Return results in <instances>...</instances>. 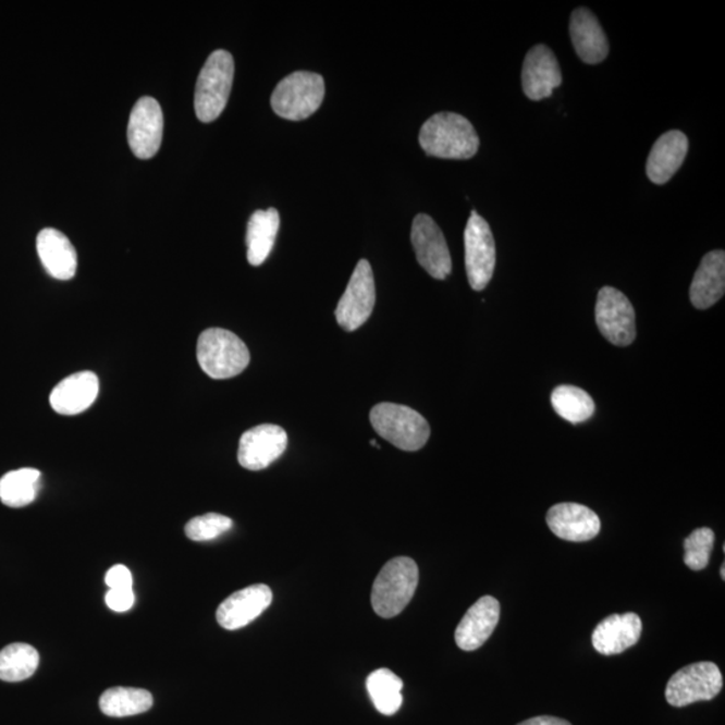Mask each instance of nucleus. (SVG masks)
Instances as JSON below:
<instances>
[{"label":"nucleus","instance_id":"obj_18","mask_svg":"<svg viewBox=\"0 0 725 725\" xmlns=\"http://www.w3.org/2000/svg\"><path fill=\"white\" fill-rule=\"evenodd\" d=\"M500 619V603L496 598L482 597L466 612L457 626L456 642L465 652H474L492 636Z\"/></svg>","mask_w":725,"mask_h":725},{"label":"nucleus","instance_id":"obj_19","mask_svg":"<svg viewBox=\"0 0 725 725\" xmlns=\"http://www.w3.org/2000/svg\"><path fill=\"white\" fill-rule=\"evenodd\" d=\"M642 635V620L635 613L613 614L592 632V647L603 655L624 653L635 647Z\"/></svg>","mask_w":725,"mask_h":725},{"label":"nucleus","instance_id":"obj_6","mask_svg":"<svg viewBox=\"0 0 725 725\" xmlns=\"http://www.w3.org/2000/svg\"><path fill=\"white\" fill-rule=\"evenodd\" d=\"M325 96L324 78L318 73L295 72L275 86L272 108L275 114L291 121L312 116Z\"/></svg>","mask_w":725,"mask_h":725},{"label":"nucleus","instance_id":"obj_14","mask_svg":"<svg viewBox=\"0 0 725 725\" xmlns=\"http://www.w3.org/2000/svg\"><path fill=\"white\" fill-rule=\"evenodd\" d=\"M521 83L524 95L529 100L549 99L552 91L562 85V72L554 51L549 46L537 45L524 60Z\"/></svg>","mask_w":725,"mask_h":725},{"label":"nucleus","instance_id":"obj_35","mask_svg":"<svg viewBox=\"0 0 725 725\" xmlns=\"http://www.w3.org/2000/svg\"><path fill=\"white\" fill-rule=\"evenodd\" d=\"M721 573H722V579L725 580V564H722Z\"/></svg>","mask_w":725,"mask_h":725},{"label":"nucleus","instance_id":"obj_7","mask_svg":"<svg viewBox=\"0 0 725 725\" xmlns=\"http://www.w3.org/2000/svg\"><path fill=\"white\" fill-rule=\"evenodd\" d=\"M723 689V676L713 663L684 666L666 684L665 698L672 706L683 708L698 701H710Z\"/></svg>","mask_w":725,"mask_h":725},{"label":"nucleus","instance_id":"obj_16","mask_svg":"<svg viewBox=\"0 0 725 725\" xmlns=\"http://www.w3.org/2000/svg\"><path fill=\"white\" fill-rule=\"evenodd\" d=\"M546 524L557 538L567 542H589L601 531V520L594 511L585 505L562 503L552 506Z\"/></svg>","mask_w":725,"mask_h":725},{"label":"nucleus","instance_id":"obj_1","mask_svg":"<svg viewBox=\"0 0 725 725\" xmlns=\"http://www.w3.org/2000/svg\"><path fill=\"white\" fill-rule=\"evenodd\" d=\"M419 144L429 157L466 160L479 151L480 139L468 119L458 113L441 112L422 125Z\"/></svg>","mask_w":725,"mask_h":725},{"label":"nucleus","instance_id":"obj_20","mask_svg":"<svg viewBox=\"0 0 725 725\" xmlns=\"http://www.w3.org/2000/svg\"><path fill=\"white\" fill-rule=\"evenodd\" d=\"M569 34L580 60L597 65L609 56V42L601 23L589 9L579 8L574 11L569 21Z\"/></svg>","mask_w":725,"mask_h":725},{"label":"nucleus","instance_id":"obj_33","mask_svg":"<svg viewBox=\"0 0 725 725\" xmlns=\"http://www.w3.org/2000/svg\"><path fill=\"white\" fill-rule=\"evenodd\" d=\"M106 583L109 589H134V578L128 568L123 564H116L109 568L106 575Z\"/></svg>","mask_w":725,"mask_h":725},{"label":"nucleus","instance_id":"obj_26","mask_svg":"<svg viewBox=\"0 0 725 725\" xmlns=\"http://www.w3.org/2000/svg\"><path fill=\"white\" fill-rule=\"evenodd\" d=\"M40 471L22 468L9 471L0 479V502L10 508H23L37 499L39 492Z\"/></svg>","mask_w":725,"mask_h":725},{"label":"nucleus","instance_id":"obj_28","mask_svg":"<svg viewBox=\"0 0 725 725\" xmlns=\"http://www.w3.org/2000/svg\"><path fill=\"white\" fill-rule=\"evenodd\" d=\"M39 653L28 643H11L0 652V680L20 683L37 672Z\"/></svg>","mask_w":725,"mask_h":725},{"label":"nucleus","instance_id":"obj_17","mask_svg":"<svg viewBox=\"0 0 725 725\" xmlns=\"http://www.w3.org/2000/svg\"><path fill=\"white\" fill-rule=\"evenodd\" d=\"M99 391L100 381L95 372H76L56 385L50 394V405L61 416H77L94 405Z\"/></svg>","mask_w":725,"mask_h":725},{"label":"nucleus","instance_id":"obj_9","mask_svg":"<svg viewBox=\"0 0 725 725\" xmlns=\"http://www.w3.org/2000/svg\"><path fill=\"white\" fill-rule=\"evenodd\" d=\"M376 302V280L371 265L367 260H360L337 304V324L347 332L359 330L370 319Z\"/></svg>","mask_w":725,"mask_h":725},{"label":"nucleus","instance_id":"obj_31","mask_svg":"<svg viewBox=\"0 0 725 725\" xmlns=\"http://www.w3.org/2000/svg\"><path fill=\"white\" fill-rule=\"evenodd\" d=\"M233 528V520L228 516L220 514H206L204 516L194 517L186 524L187 538L194 542H209L220 538L221 534L226 533Z\"/></svg>","mask_w":725,"mask_h":725},{"label":"nucleus","instance_id":"obj_11","mask_svg":"<svg viewBox=\"0 0 725 725\" xmlns=\"http://www.w3.org/2000/svg\"><path fill=\"white\" fill-rule=\"evenodd\" d=\"M411 244L419 265L435 280H445L452 273V257L443 233L428 214L414 218Z\"/></svg>","mask_w":725,"mask_h":725},{"label":"nucleus","instance_id":"obj_30","mask_svg":"<svg viewBox=\"0 0 725 725\" xmlns=\"http://www.w3.org/2000/svg\"><path fill=\"white\" fill-rule=\"evenodd\" d=\"M715 533L710 528H699L684 540V563L693 572H701L710 563Z\"/></svg>","mask_w":725,"mask_h":725},{"label":"nucleus","instance_id":"obj_32","mask_svg":"<svg viewBox=\"0 0 725 725\" xmlns=\"http://www.w3.org/2000/svg\"><path fill=\"white\" fill-rule=\"evenodd\" d=\"M106 603L113 612H128L135 604L134 589H109L106 595Z\"/></svg>","mask_w":725,"mask_h":725},{"label":"nucleus","instance_id":"obj_22","mask_svg":"<svg viewBox=\"0 0 725 725\" xmlns=\"http://www.w3.org/2000/svg\"><path fill=\"white\" fill-rule=\"evenodd\" d=\"M689 149L688 137L681 131H669L654 143L649 153L647 174L655 184H665L681 169Z\"/></svg>","mask_w":725,"mask_h":725},{"label":"nucleus","instance_id":"obj_21","mask_svg":"<svg viewBox=\"0 0 725 725\" xmlns=\"http://www.w3.org/2000/svg\"><path fill=\"white\" fill-rule=\"evenodd\" d=\"M40 262L51 278L67 281L77 272V251L65 234L56 229H44L37 237Z\"/></svg>","mask_w":725,"mask_h":725},{"label":"nucleus","instance_id":"obj_12","mask_svg":"<svg viewBox=\"0 0 725 725\" xmlns=\"http://www.w3.org/2000/svg\"><path fill=\"white\" fill-rule=\"evenodd\" d=\"M286 431L278 425L265 423L245 431L239 440L238 463L247 470H262L285 453Z\"/></svg>","mask_w":725,"mask_h":725},{"label":"nucleus","instance_id":"obj_24","mask_svg":"<svg viewBox=\"0 0 725 725\" xmlns=\"http://www.w3.org/2000/svg\"><path fill=\"white\" fill-rule=\"evenodd\" d=\"M280 229V214L275 209L257 210L246 230L247 261L260 267L268 260Z\"/></svg>","mask_w":725,"mask_h":725},{"label":"nucleus","instance_id":"obj_5","mask_svg":"<svg viewBox=\"0 0 725 725\" xmlns=\"http://www.w3.org/2000/svg\"><path fill=\"white\" fill-rule=\"evenodd\" d=\"M234 60L226 50H217L201 67L195 88V113L201 123L221 116L233 88Z\"/></svg>","mask_w":725,"mask_h":725},{"label":"nucleus","instance_id":"obj_15","mask_svg":"<svg viewBox=\"0 0 725 725\" xmlns=\"http://www.w3.org/2000/svg\"><path fill=\"white\" fill-rule=\"evenodd\" d=\"M273 601L267 585H253L224 600L217 610V620L223 629L238 630L260 617Z\"/></svg>","mask_w":725,"mask_h":725},{"label":"nucleus","instance_id":"obj_2","mask_svg":"<svg viewBox=\"0 0 725 725\" xmlns=\"http://www.w3.org/2000/svg\"><path fill=\"white\" fill-rule=\"evenodd\" d=\"M418 582L419 569L411 557L398 556L385 563L372 586L373 612L385 619L396 617L413 600Z\"/></svg>","mask_w":725,"mask_h":725},{"label":"nucleus","instance_id":"obj_27","mask_svg":"<svg viewBox=\"0 0 725 725\" xmlns=\"http://www.w3.org/2000/svg\"><path fill=\"white\" fill-rule=\"evenodd\" d=\"M366 687L373 705L385 716H393L403 703V681L394 672L381 667L367 677Z\"/></svg>","mask_w":725,"mask_h":725},{"label":"nucleus","instance_id":"obj_4","mask_svg":"<svg viewBox=\"0 0 725 725\" xmlns=\"http://www.w3.org/2000/svg\"><path fill=\"white\" fill-rule=\"evenodd\" d=\"M370 421L382 439L401 451H421L430 439V425L411 407L379 403L370 413Z\"/></svg>","mask_w":725,"mask_h":725},{"label":"nucleus","instance_id":"obj_10","mask_svg":"<svg viewBox=\"0 0 725 725\" xmlns=\"http://www.w3.org/2000/svg\"><path fill=\"white\" fill-rule=\"evenodd\" d=\"M595 319L600 332L607 341L619 347L635 342L636 312L629 298L612 286H604L598 293Z\"/></svg>","mask_w":725,"mask_h":725},{"label":"nucleus","instance_id":"obj_34","mask_svg":"<svg viewBox=\"0 0 725 725\" xmlns=\"http://www.w3.org/2000/svg\"><path fill=\"white\" fill-rule=\"evenodd\" d=\"M517 725H572L563 718L552 717V716H538L528 718V721L523 722Z\"/></svg>","mask_w":725,"mask_h":725},{"label":"nucleus","instance_id":"obj_25","mask_svg":"<svg viewBox=\"0 0 725 725\" xmlns=\"http://www.w3.org/2000/svg\"><path fill=\"white\" fill-rule=\"evenodd\" d=\"M152 695L146 689L114 687L100 698V710L109 717H128L151 710Z\"/></svg>","mask_w":725,"mask_h":725},{"label":"nucleus","instance_id":"obj_8","mask_svg":"<svg viewBox=\"0 0 725 725\" xmlns=\"http://www.w3.org/2000/svg\"><path fill=\"white\" fill-rule=\"evenodd\" d=\"M465 267L471 290H486L496 268V245L491 228L482 217L471 211L465 234Z\"/></svg>","mask_w":725,"mask_h":725},{"label":"nucleus","instance_id":"obj_3","mask_svg":"<svg viewBox=\"0 0 725 725\" xmlns=\"http://www.w3.org/2000/svg\"><path fill=\"white\" fill-rule=\"evenodd\" d=\"M197 358L206 376L230 379L246 370L250 353L235 333L222 328H209L198 339Z\"/></svg>","mask_w":725,"mask_h":725},{"label":"nucleus","instance_id":"obj_13","mask_svg":"<svg viewBox=\"0 0 725 725\" xmlns=\"http://www.w3.org/2000/svg\"><path fill=\"white\" fill-rule=\"evenodd\" d=\"M164 119L159 102L152 97H142L132 109L128 123V143L139 159H151L163 140Z\"/></svg>","mask_w":725,"mask_h":725},{"label":"nucleus","instance_id":"obj_23","mask_svg":"<svg viewBox=\"0 0 725 725\" xmlns=\"http://www.w3.org/2000/svg\"><path fill=\"white\" fill-rule=\"evenodd\" d=\"M725 292V253L713 250L701 260L698 272L690 285L689 297L693 307L708 309L724 296Z\"/></svg>","mask_w":725,"mask_h":725},{"label":"nucleus","instance_id":"obj_29","mask_svg":"<svg viewBox=\"0 0 725 725\" xmlns=\"http://www.w3.org/2000/svg\"><path fill=\"white\" fill-rule=\"evenodd\" d=\"M551 403L557 416L574 425L587 421L595 411L591 396L575 385L556 388L551 395Z\"/></svg>","mask_w":725,"mask_h":725}]
</instances>
